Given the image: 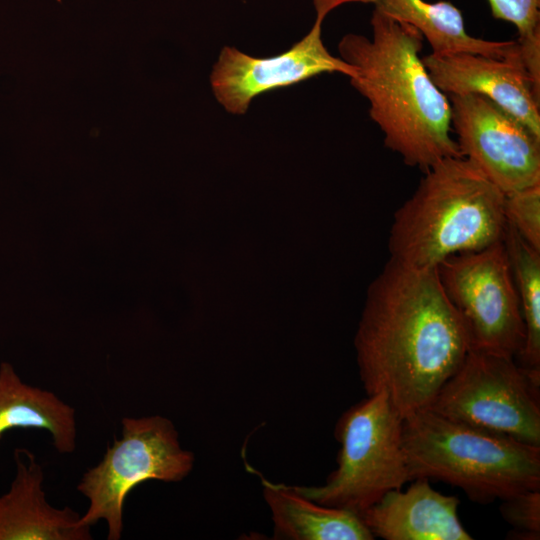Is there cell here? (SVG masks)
Masks as SVG:
<instances>
[{
    "mask_svg": "<svg viewBox=\"0 0 540 540\" xmlns=\"http://www.w3.org/2000/svg\"><path fill=\"white\" fill-rule=\"evenodd\" d=\"M356 348L366 394L386 393L404 418L429 406L470 342L436 268L389 259L370 286Z\"/></svg>",
    "mask_w": 540,
    "mask_h": 540,
    "instance_id": "cell-1",
    "label": "cell"
},
{
    "mask_svg": "<svg viewBox=\"0 0 540 540\" xmlns=\"http://www.w3.org/2000/svg\"><path fill=\"white\" fill-rule=\"evenodd\" d=\"M371 27L372 39L347 34L338 49L355 69L351 85L368 100L385 146L423 171L444 158L462 157L451 136L449 99L419 56L420 31L377 9Z\"/></svg>",
    "mask_w": 540,
    "mask_h": 540,
    "instance_id": "cell-2",
    "label": "cell"
},
{
    "mask_svg": "<svg viewBox=\"0 0 540 540\" xmlns=\"http://www.w3.org/2000/svg\"><path fill=\"white\" fill-rule=\"evenodd\" d=\"M504 200L505 194L464 157L438 161L394 213L389 259L434 269L451 256L502 241Z\"/></svg>",
    "mask_w": 540,
    "mask_h": 540,
    "instance_id": "cell-3",
    "label": "cell"
},
{
    "mask_svg": "<svg viewBox=\"0 0 540 540\" xmlns=\"http://www.w3.org/2000/svg\"><path fill=\"white\" fill-rule=\"evenodd\" d=\"M403 450L412 480L435 479L488 504L540 489V447L443 417L428 408L403 418Z\"/></svg>",
    "mask_w": 540,
    "mask_h": 540,
    "instance_id": "cell-4",
    "label": "cell"
},
{
    "mask_svg": "<svg viewBox=\"0 0 540 540\" xmlns=\"http://www.w3.org/2000/svg\"><path fill=\"white\" fill-rule=\"evenodd\" d=\"M403 417L384 392L367 397L339 418L337 468L320 486H291L326 506L360 515L410 476L402 442Z\"/></svg>",
    "mask_w": 540,
    "mask_h": 540,
    "instance_id": "cell-5",
    "label": "cell"
},
{
    "mask_svg": "<svg viewBox=\"0 0 540 540\" xmlns=\"http://www.w3.org/2000/svg\"><path fill=\"white\" fill-rule=\"evenodd\" d=\"M121 438L114 439L102 460L83 473L77 490L89 506L80 523L104 520L107 539L119 540L124 530V504L139 484L179 482L189 475L194 455L182 448L173 422L160 415L123 417Z\"/></svg>",
    "mask_w": 540,
    "mask_h": 540,
    "instance_id": "cell-6",
    "label": "cell"
},
{
    "mask_svg": "<svg viewBox=\"0 0 540 540\" xmlns=\"http://www.w3.org/2000/svg\"><path fill=\"white\" fill-rule=\"evenodd\" d=\"M540 370L514 357L470 349L428 409L475 428L540 447Z\"/></svg>",
    "mask_w": 540,
    "mask_h": 540,
    "instance_id": "cell-7",
    "label": "cell"
},
{
    "mask_svg": "<svg viewBox=\"0 0 540 540\" xmlns=\"http://www.w3.org/2000/svg\"><path fill=\"white\" fill-rule=\"evenodd\" d=\"M470 349L514 357L525 341L521 306L503 240L451 256L436 268Z\"/></svg>",
    "mask_w": 540,
    "mask_h": 540,
    "instance_id": "cell-8",
    "label": "cell"
},
{
    "mask_svg": "<svg viewBox=\"0 0 540 540\" xmlns=\"http://www.w3.org/2000/svg\"><path fill=\"white\" fill-rule=\"evenodd\" d=\"M462 157L504 194L540 183V137L489 98L447 95Z\"/></svg>",
    "mask_w": 540,
    "mask_h": 540,
    "instance_id": "cell-9",
    "label": "cell"
},
{
    "mask_svg": "<svg viewBox=\"0 0 540 540\" xmlns=\"http://www.w3.org/2000/svg\"><path fill=\"white\" fill-rule=\"evenodd\" d=\"M316 19L308 34L289 50L258 58L225 46L214 65L210 81L217 101L230 113L244 114L258 95L287 87L321 73L354 76L355 69L331 55L322 41V23L336 7L353 0H313Z\"/></svg>",
    "mask_w": 540,
    "mask_h": 540,
    "instance_id": "cell-10",
    "label": "cell"
},
{
    "mask_svg": "<svg viewBox=\"0 0 540 540\" xmlns=\"http://www.w3.org/2000/svg\"><path fill=\"white\" fill-rule=\"evenodd\" d=\"M422 62L444 94L483 95L540 137V84L526 69L520 51L506 58L430 53Z\"/></svg>",
    "mask_w": 540,
    "mask_h": 540,
    "instance_id": "cell-11",
    "label": "cell"
},
{
    "mask_svg": "<svg viewBox=\"0 0 540 540\" xmlns=\"http://www.w3.org/2000/svg\"><path fill=\"white\" fill-rule=\"evenodd\" d=\"M387 492L359 516L384 540H471L458 516L459 499L442 494L426 478Z\"/></svg>",
    "mask_w": 540,
    "mask_h": 540,
    "instance_id": "cell-12",
    "label": "cell"
},
{
    "mask_svg": "<svg viewBox=\"0 0 540 540\" xmlns=\"http://www.w3.org/2000/svg\"><path fill=\"white\" fill-rule=\"evenodd\" d=\"M16 475L0 496V540H91V527L70 507H53L43 490L44 472L30 451H14Z\"/></svg>",
    "mask_w": 540,
    "mask_h": 540,
    "instance_id": "cell-13",
    "label": "cell"
},
{
    "mask_svg": "<svg viewBox=\"0 0 540 540\" xmlns=\"http://www.w3.org/2000/svg\"><path fill=\"white\" fill-rule=\"evenodd\" d=\"M49 433L57 452L69 454L77 445L75 409L51 391L21 380L8 362L0 365V440L13 429Z\"/></svg>",
    "mask_w": 540,
    "mask_h": 540,
    "instance_id": "cell-14",
    "label": "cell"
},
{
    "mask_svg": "<svg viewBox=\"0 0 540 540\" xmlns=\"http://www.w3.org/2000/svg\"><path fill=\"white\" fill-rule=\"evenodd\" d=\"M355 2L373 4L374 9L416 28L435 55L472 53L506 58L519 52L517 41H490L469 35L461 11L449 1L353 0Z\"/></svg>",
    "mask_w": 540,
    "mask_h": 540,
    "instance_id": "cell-15",
    "label": "cell"
},
{
    "mask_svg": "<svg viewBox=\"0 0 540 540\" xmlns=\"http://www.w3.org/2000/svg\"><path fill=\"white\" fill-rule=\"evenodd\" d=\"M263 496L270 508L276 538L292 540H372L360 516L317 503L291 485L262 478Z\"/></svg>",
    "mask_w": 540,
    "mask_h": 540,
    "instance_id": "cell-16",
    "label": "cell"
},
{
    "mask_svg": "<svg viewBox=\"0 0 540 540\" xmlns=\"http://www.w3.org/2000/svg\"><path fill=\"white\" fill-rule=\"evenodd\" d=\"M503 243L525 327L524 345L516 361L523 368L540 370V251L530 246L508 223Z\"/></svg>",
    "mask_w": 540,
    "mask_h": 540,
    "instance_id": "cell-17",
    "label": "cell"
},
{
    "mask_svg": "<svg viewBox=\"0 0 540 540\" xmlns=\"http://www.w3.org/2000/svg\"><path fill=\"white\" fill-rule=\"evenodd\" d=\"M493 16L513 24L520 51L527 58L540 56V0H487Z\"/></svg>",
    "mask_w": 540,
    "mask_h": 540,
    "instance_id": "cell-18",
    "label": "cell"
},
{
    "mask_svg": "<svg viewBox=\"0 0 540 540\" xmlns=\"http://www.w3.org/2000/svg\"><path fill=\"white\" fill-rule=\"evenodd\" d=\"M504 213L507 223L540 251V183L505 194Z\"/></svg>",
    "mask_w": 540,
    "mask_h": 540,
    "instance_id": "cell-19",
    "label": "cell"
},
{
    "mask_svg": "<svg viewBox=\"0 0 540 540\" xmlns=\"http://www.w3.org/2000/svg\"><path fill=\"white\" fill-rule=\"evenodd\" d=\"M500 513L512 526L511 539L540 538V489H530L501 500Z\"/></svg>",
    "mask_w": 540,
    "mask_h": 540,
    "instance_id": "cell-20",
    "label": "cell"
},
{
    "mask_svg": "<svg viewBox=\"0 0 540 540\" xmlns=\"http://www.w3.org/2000/svg\"><path fill=\"white\" fill-rule=\"evenodd\" d=\"M58 2H60L61 0H57Z\"/></svg>",
    "mask_w": 540,
    "mask_h": 540,
    "instance_id": "cell-21",
    "label": "cell"
}]
</instances>
